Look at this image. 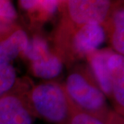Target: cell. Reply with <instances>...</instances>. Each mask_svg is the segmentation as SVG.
<instances>
[{
	"instance_id": "1",
	"label": "cell",
	"mask_w": 124,
	"mask_h": 124,
	"mask_svg": "<svg viewBox=\"0 0 124 124\" xmlns=\"http://www.w3.org/2000/svg\"><path fill=\"white\" fill-rule=\"evenodd\" d=\"M90 70H77L68 76L65 90L72 103L81 110L97 116L105 123L110 115L105 94Z\"/></svg>"
},
{
	"instance_id": "2",
	"label": "cell",
	"mask_w": 124,
	"mask_h": 124,
	"mask_svg": "<svg viewBox=\"0 0 124 124\" xmlns=\"http://www.w3.org/2000/svg\"><path fill=\"white\" fill-rule=\"evenodd\" d=\"M35 112L44 119L54 124H66L73 103L65 88L53 82L35 86L31 93Z\"/></svg>"
},
{
	"instance_id": "3",
	"label": "cell",
	"mask_w": 124,
	"mask_h": 124,
	"mask_svg": "<svg viewBox=\"0 0 124 124\" xmlns=\"http://www.w3.org/2000/svg\"><path fill=\"white\" fill-rule=\"evenodd\" d=\"M68 19L77 27L86 24L101 25L112 11V4L106 0H70L65 1Z\"/></svg>"
},
{
	"instance_id": "4",
	"label": "cell",
	"mask_w": 124,
	"mask_h": 124,
	"mask_svg": "<svg viewBox=\"0 0 124 124\" xmlns=\"http://www.w3.org/2000/svg\"><path fill=\"white\" fill-rule=\"evenodd\" d=\"M106 39V31L101 25L86 24L77 27L70 39L72 52L77 56H88L97 50Z\"/></svg>"
},
{
	"instance_id": "5",
	"label": "cell",
	"mask_w": 124,
	"mask_h": 124,
	"mask_svg": "<svg viewBox=\"0 0 124 124\" xmlns=\"http://www.w3.org/2000/svg\"><path fill=\"white\" fill-rule=\"evenodd\" d=\"M31 113L17 96L6 93L0 97V124H32Z\"/></svg>"
},
{
	"instance_id": "6",
	"label": "cell",
	"mask_w": 124,
	"mask_h": 124,
	"mask_svg": "<svg viewBox=\"0 0 124 124\" xmlns=\"http://www.w3.org/2000/svg\"><path fill=\"white\" fill-rule=\"evenodd\" d=\"M112 52L110 50L103 49L95 50L88 55L91 68L95 79L103 94L112 98V85L110 72L109 70L107 60Z\"/></svg>"
},
{
	"instance_id": "7",
	"label": "cell",
	"mask_w": 124,
	"mask_h": 124,
	"mask_svg": "<svg viewBox=\"0 0 124 124\" xmlns=\"http://www.w3.org/2000/svg\"><path fill=\"white\" fill-rule=\"evenodd\" d=\"M28 37L22 29H17L0 37V62L10 63L23 53Z\"/></svg>"
},
{
	"instance_id": "8",
	"label": "cell",
	"mask_w": 124,
	"mask_h": 124,
	"mask_svg": "<svg viewBox=\"0 0 124 124\" xmlns=\"http://www.w3.org/2000/svg\"><path fill=\"white\" fill-rule=\"evenodd\" d=\"M31 68L32 73L35 76L50 79L61 74L63 70V63L60 58L48 50L34 61L31 62Z\"/></svg>"
},
{
	"instance_id": "9",
	"label": "cell",
	"mask_w": 124,
	"mask_h": 124,
	"mask_svg": "<svg viewBox=\"0 0 124 124\" xmlns=\"http://www.w3.org/2000/svg\"><path fill=\"white\" fill-rule=\"evenodd\" d=\"M112 44L114 48L121 55L124 53V8L119 7L112 12Z\"/></svg>"
},
{
	"instance_id": "10",
	"label": "cell",
	"mask_w": 124,
	"mask_h": 124,
	"mask_svg": "<svg viewBox=\"0 0 124 124\" xmlns=\"http://www.w3.org/2000/svg\"><path fill=\"white\" fill-rule=\"evenodd\" d=\"M21 7L31 13H38L41 17H49L56 13L62 1L54 0L35 1V0H22L19 1Z\"/></svg>"
},
{
	"instance_id": "11",
	"label": "cell",
	"mask_w": 124,
	"mask_h": 124,
	"mask_svg": "<svg viewBox=\"0 0 124 124\" xmlns=\"http://www.w3.org/2000/svg\"><path fill=\"white\" fill-rule=\"evenodd\" d=\"M124 65L110 70L112 77V97L120 115H124Z\"/></svg>"
},
{
	"instance_id": "12",
	"label": "cell",
	"mask_w": 124,
	"mask_h": 124,
	"mask_svg": "<svg viewBox=\"0 0 124 124\" xmlns=\"http://www.w3.org/2000/svg\"><path fill=\"white\" fill-rule=\"evenodd\" d=\"M17 79L15 68L10 63L0 62V97L13 87Z\"/></svg>"
},
{
	"instance_id": "13",
	"label": "cell",
	"mask_w": 124,
	"mask_h": 124,
	"mask_svg": "<svg viewBox=\"0 0 124 124\" xmlns=\"http://www.w3.org/2000/svg\"><path fill=\"white\" fill-rule=\"evenodd\" d=\"M66 124H106L97 116L81 110L73 104L70 116Z\"/></svg>"
},
{
	"instance_id": "14",
	"label": "cell",
	"mask_w": 124,
	"mask_h": 124,
	"mask_svg": "<svg viewBox=\"0 0 124 124\" xmlns=\"http://www.w3.org/2000/svg\"><path fill=\"white\" fill-rule=\"evenodd\" d=\"M17 17V13L11 1L0 0V19L12 23Z\"/></svg>"
},
{
	"instance_id": "15",
	"label": "cell",
	"mask_w": 124,
	"mask_h": 124,
	"mask_svg": "<svg viewBox=\"0 0 124 124\" xmlns=\"http://www.w3.org/2000/svg\"><path fill=\"white\" fill-rule=\"evenodd\" d=\"M106 124H124V119L119 115L110 112L107 119Z\"/></svg>"
}]
</instances>
